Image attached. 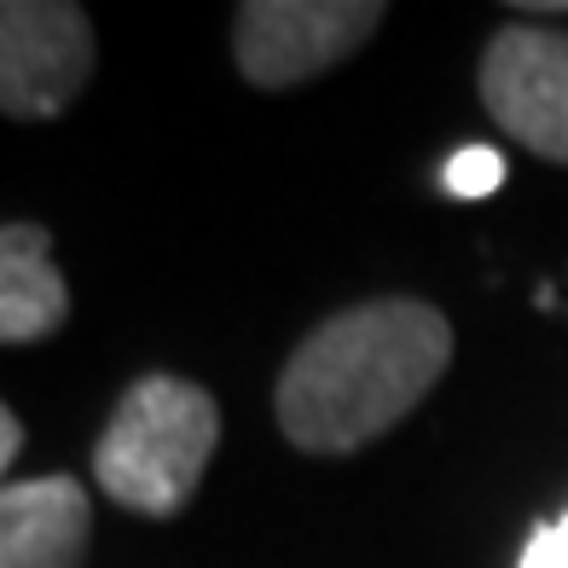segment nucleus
I'll list each match as a JSON object with an SVG mask.
<instances>
[{
    "mask_svg": "<svg viewBox=\"0 0 568 568\" xmlns=\"http://www.w3.org/2000/svg\"><path fill=\"white\" fill-rule=\"evenodd\" d=\"M516 568H568V510L557 523H539L534 539L523 546V562Z\"/></svg>",
    "mask_w": 568,
    "mask_h": 568,
    "instance_id": "nucleus-9",
    "label": "nucleus"
},
{
    "mask_svg": "<svg viewBox=\"0 0 568 568\" xmlns=\"http://www.w3.org/2000/svg\"><path fill=\"white\" fill-rule=\"evenodd\" d=\"M481 105L510 140L568 163V36L505 23L481 53Z\"/></svg>",
    "mask_w": 568,
    "mask_h": 568,
    "instance_id": "nucleus-5",
    "label": "nucleus"
},
{
    "mask_svg": "<svg viewBox=\"0 0 568 568\" xmlns=\"http://www.w3.org/2000/svg\"><path fill=\"white\" fill-rule=\"evenodd\" d=\"M453 359V325L418 296H383L307 331L278 372V429L291 447L343 458L395 429Z\"/></svg>",
    "mask_w": 568,
    "mask_h": 568,
    "instance_id": "nucleus-1",
    "label": "nucleus"
},
{
    "mask_svg": "<svg viewBox=\"0 0 568 568\" xmlns=\"http://www.w3.org/2000/svg\"><path fill=\"white\" fill-rule=\"evenodd\" d=\"M93 534L88 487L36 476L0 487V568H82Z\"/></svg>",
    "mask_w": 568,
    "mask_h": 568,
    "instance_id": "nucleus-6",
    "label": "nucleus"
},
{
    "mask_svg": "<svg viewBox=\"0 0 568 568\" xmlns=\"http://www.w3.org/2000/svg\"><path fill=\"white\" fill-rule=\"evenodd\" d=\"M70 320V284L36 221L0 226V343H47Z\"/></svg>",
    "mask_w": 568,
    "mask_h": 568,
    "instance_id": "nucleus-7",
    "label": "nucleus"
},
{
    "mask_svg": "<svg viewBox=\"0 0 568 568\" xmlns=\"http://www.w3.org/2000/svg\"><path fill=\"white\" fill-rule=\"evenodd\" d=\"M221 442V406L203 383L151 372L122 395L105 435L93 447L99 487L140 510V516H174L197 494L203 470Z\"/></svg>",
    "mask_w": 568,
    "mask_h": 568,
    "instance_id": "nucleus-2",
    "label": "nucleus"
},
{
    "mask_svg": "<svg viewBox=\"0 0 568 568\" xmlns=\"http://www.w3.org/2000/svg\"><path fill=\"white\" fill-rule=\"evenodd\" d=\"M93 75V23L75 0H0V111L59 116Z\"/></svg>",
    "mask_w": 568,
    "mask_h": 568,
    "instance_id": "nucleus-4",
    "label": "nucleus"
},
{
    "mask_svg": "<svg viewBox=\"0 0 568 568\" xmlns=\"http://www.w3.org/2000/svg\"><path fill=\"white\" fill-rule=\"evenodd\" d=\"M383 23L377 0H244L232 18V59L250 88H302Z\"/></svg>",
    "mask_w": 568,
    "mask_h": 568,
    "instance_id": "nucleus-3",
    "label": "nucleus"
},
{
    "mask_svg": "<svg viewBox=\"0 0 568 568\" xmlns=\"http://www.w3.org/2000/svg\"><path fill=\"white\" fill-rule=\"evenodd\" d=\"M499 180H505V158L494 145H464V151H453V158L442 163V192L464 197V203L499 192Z\"/></svg>",
    "mask_w": 568,
    "mask_h": 568,
    "instance_id": "nucleus-8",
    "label": "nucleus"
},
{
    "mask_svg": "<svg viewBox=\"0 0 568 568\" xmlns=\"http://www.w3.org/2000/svg\"><path fill=\"white\" fill-rule=\"evenodd\" d=\"M18 447H23V424L12 418V406H0V476L12 470V458H18Z\"/></svg>",
    "mask_w": 568,
    "mask_h": 568,
    "instance_id": "nucleus-10",
    "label": "nucleus"
}]
</instances>
